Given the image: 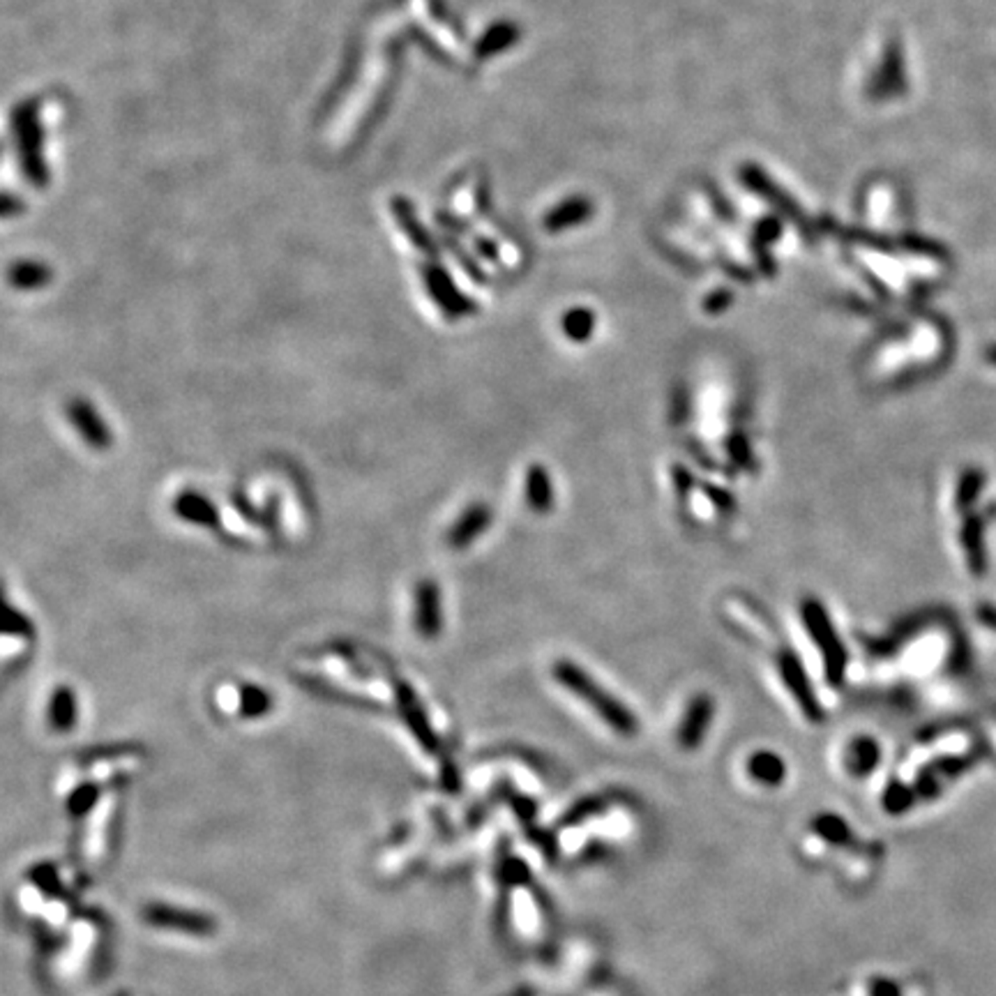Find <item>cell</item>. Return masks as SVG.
<instances>
[{
  "mask_svg": "<svg viewBox=\"0 0 996 996\" xmlns=\"http://www.w3.org/2000/svg\"><path fill=\"white\" fill-rule=\"evenodd\" d=\"M16 127H19L16 134H19L21 148H24L26 173L35 183H44L47 180V171H44V162L39 157V125L35 121V111L24 109L21 113H16Z\"/></svg>",
  "mask_w": 996,
  "mask_h": 996,
  "instance_id": "obj_12",
  "label": "cell"
},
{
  "mask_svg": "<svg viewBox=\"0 0 996 996\" xmlns=\"http://www.w3.org/2000/svg\"><path fill=\"white\" fill-rule=\"evenodd\" d=\"M47 718H49V727L54 731L65 734V731L74 729V727H77V718H79L77 692H74L69 686L56 687V690L51 692Z\"/></svg>",
  "mask_w": 996,
  "mask_h": 996,
  "instance_id": "obj_15",
  "label": "cell"
},
{
  "mask_svg": "<svg viewBox=\"0 0 996 996\" xmlns=\"http://www.w3.org/2000/svg\"><path fill=\"white\" fill-rule=\"evenodd\" d=\"M423 282L427 287L429 298L436 302L438 309L443 311L446 319L455 321V319H464V316L476 314L477 305L457 288V284L452 282L450 273H447L443 266L436 263H427L423 266Z\"/></svg>",
  "mask_w": 996,
  "mask_h": 996,
  "instance_id": "obj_3",
  "label": "cell"
},
{
  "mask_svg": "<svg viewBox=\"0 0 996 996\" xmlns=\"http://www.w3.org/2000/svg\"><path fill=\"white\" fill-rule=\"evenodd\" d=\"M844 761L846 768H849V773H854L855 778H867L872 773V768L879 763V748L867 736H858V739L846 745Z\"/></svg>",
  "mask_w": 996,
  "mask_h": 996,
  "instance_id": "obj_18",
  "label": "cell"
},
{
  "mask_svg": "<svg viewBox=\"0 0 996 996\" xmlns=\"http://www.w3.org/2000/svg\"><path fill=\"white\" fill-rule=\"evenodd\" d=\"M715 704L713 697L708 695H697L692 697L690 706H687L686 715L681 719V727L676 731V740L683 750H697L704 743L706 734L710 729V722H713Z\"/></svg>",
  "mask_w": 996,
  "mask_h": 996,
  "instance_id": "obj_7",
  "label": "cell"
},
{
  "mask_svg": "<svg viewBox=\"0 0 996 996\" xmlns=\"http://www.w3.org/2000/svg\"><path fill=\"white\" fill-rule=\"evenodd\" d=\"M3 632H5V637L30 639V637H35V625H33V621L28 618V613H24L19 607H15V604L7 603Z\"/></svg>",
  "mask_w": 996,
  "mask_h": 996,
  "instance_id": "obj_23",
  "label": "cell"
},
{
  "mask_svg": "<svg viewBox=\"0 0 996 996\" xmlns=\"http://www.w3.org/2000/svg\"><path fill=\"white\" fill-rule=\"evenodd\" d=\"M173 515L178 519L187 521V524L199 526V529L217 530L222 526V517H219L217 506L210 501L208 496L196 489H183L175 496Z\"/></svg>",
  "mask_w": 996,
  "mask_h": 996,
  "instance_id": "obj_10",
  "label": "cell"
},
{
  "mask_svg": "<svg viewBox=\"0 0 996 996\" xmlns=\"http://www.w3.org/2000/svg\"><path fill=\"white\" fill-rule=\"evenodd\" d=\"M393 210H394V217H397L399 226H402V231L409 236V240L415 245V247L420 249V252H427V254L436 252V245H434L432 236H429V231L425 229L423 224L418 222L414 205H411L409 201L394 199Z\"/></svg>",
  "mask_w": 996,
  "mask_h": 996,
  "instance_id": "obj_17",
  "label": "cell"
},
{
  "mask_svg": "<svg viewBox=\"0 0 996 996\" xmlns=\"http://www.w3.org/2000/svg\"><path fill=\"white\" fill-rule=\"evenodd\" d=\"M692 485H695V480H692L690 471L683 467H676L674 468V487L676 491H678V496H681V501H686L687 494H690Z\"/></svg>",
  "mask_w": 996,
  "mask_h": 996,
  "instance_id": "obj_27",
  "label": "cell"
},
{
  "mask_svg": "<svg viewBox=\"0 0 996 996\" xmlns=\"http://www.w3.org/2000/svg\"><path fill=\"white\" fill-rule=\"evenodd\" d=\"M517 37H519V28L515 24H510V21H501V24L491 26L485 33V37L480 39V44H477V58H489V56L508 49V47H512L517 42Z\"/></svg>",
  "mask_w": 996,
  "mask_h": 996,
  "instance_id": "obj_21",
  "label": "cell"
},
{
  "mask_svg": "<svg viewBox=\"0 0 996 996\" xmlns=\"http://www.w3.org/2000/svg\"><path fill=\"white\" fill-rule=\"evenodd\" d=\"M65 414H68V420L90 450L104 452L111 447L113 434L107 427L102 415H100V411L95 409L93 402H88L86 397H72L65 406Z\"/></svg>",
  "mask_w": 996,
  "mask_h": 996,
  "instance_id": "obj_5",
  "label": "cell"
},
{
  "mask_svg": "<svg viewBox=\"0 0 996 996\" xmlns=\"http://www.w3.org/2000/svg\"><path fill=\"white\" fill-rule=\"evenodd\" d=\"M748 773L754 782L763 784V787H778V784L784 782L787 766H784V761L778 757V754L757 752L750 757Z\"/></svg>",
  "mask_w": 996,
  "mask_h": 996,
  "instance_id": "obj_19",
  "label": "cell"
},
{
  "mask_svg": "<svg viewBox=\"0 0 996 996\" xmlns=\"http://www.w3.org/2000/svg\"><path fill=\"white\" fill-rule=\"evenodd\" d=\"M273 710V695L261 686H240V718H263Z\"/></svg>",
  "mask_w": 996,
  "mask_h": 996,
  "instance_id": "obj_22",
  "label": "cell"
},
{
  "mask_svg": "<svg viewBox=\"0 0 996 996\" xmlns=\"http://www.w3.org/2000/svg\"><path fill=\"white\" fill-rule=\"evenodd\" d=\"M143 918L148 920L155 928L173 929V932H185V934H205L215 932V920L208 918L204 914H194V911H183V909H171V907H162V904H152L143 911Z\"/></svg>",
  "mask_w": 996,
  "mask_h": 996,
  "instance_id": "obj_8",
  "label": "cell"
},
{
  "mask_svg": "<svg viewBox=\"0 0 996 996\" xmlns=\"http://www.w3.org/2000/svg\"><path fill=\"white\" fill-rule=\"evenodd\" d=\"M727 450H729L731 459H734L740 468H752V447H750L745 434L736 432L734 436L727 441Z\"/></svg>",
  "mask_w": 996,
  "mask_h": 996,
  "instance_id": "obj_25",
  "label": "cell"
},
{
  "mask_svg": "<svg viewBox=\"0 0 996 996\" xmlns=\"http://www.w3.org/2000/svg\"><path fill=\"white\" fill-rule=\"evenodd\" d=\"M491 521H494V512L487 503H471L447 530V545L452 550H467L489 529Z\"/></svg>",
  "mask_w": 996,
  "mask_h": 996,
  "instance_id": "obj_11",
  "label": "cell"
},
{
  "mask_svg": "<svg viewBox=\"0 0 996 996\" xmlns=\"http://www.w3.org/2000/svg\"><path fill=\"white\" fill-rule=\"evenodd\" d=\"M526 506L535 515H547L554 508V487H551V476L542 464H530L526 471L524 485Z\"/></svg>",
  "mask_w": 996,
  "mask_h": 996,
  "instance_id": "obj_13",
  "label": "cell"
},
{
  "mask_svg": "<svg viewBox=\"0 0 996 996\" xmlns=\"http://www.w3.org/2000/svg\"><path fill=\"white\" fill-rule=\"evenodd\" d=\"M551 674H554V678L559 681L561 687H565V690L572 692L574 697H579L583 704L591 706V708L600 715V719H603L604 724H609L613 731H618V734L623 736L637 734L639 729L637 715L632 713L627 706H623L621 701L612 695V692L600 687L598 681L591 678L582 666L574 665V662L570 660H559L554 665V669H551Z\"/></svg>",
  "mask_w": 996,
  "mask_h": 996,
  "instance_id": "obj_1",
  "label": "cell"
},
{
  "mask_svg": "<svg viewBox=\"0 0 996 996\" xmlns=\"http://www.w3.org/2000/svg\"><path fill=\"white\" fill-rule=\"evenodd\" d=\"M593 204L586 199V196H570V199L561 201L556 208H551L545 217V229L551 234H559V231L574 229L579 224L586 222L591 215H593Z\"/></svg>",
  "mask_w": 996,
  "mask_h": 996,
  "instance_id": "obj_14",
  "label": "cell"
},
{
  "mask_svg": "<svg viewBox=\"0 0 996 996\" xmlns=\"http://www.w3.org/2000/svg\"><path fill=\"white\" fill-rule=\"evenodd\" d=\"M814 828H817L819 835L826 837L828 842H835V844H844L846 840H851V833L849 828H846V823L842 822L840 817H833V814L819 817L817 822H814Z\"/></svg>",
  "mask_w": 996,
  "mask_h": 996,
  "instance_id": "obj_24",
  "label": "cell"
},
{
  "mask_svg": "<svg viewBox=\"0 0 996 996\" xmlns=\"http://www.w3.org/2000/svg\"><path fill=\"white\" fill-rule=\"evenodd\" d=\"M393 690H394V701H397L399 713H402L404 722L409 724V729L414 731L418 743L427 750H436V734H434V729L429 727L427 715H425L414 687H411L406 681H394Z\"/></svg>",
  "mask_w": 996,
  "mask_h": 996,
  "instance_id": "obj_9",
  "label": "cell"
},
{
  "mask_svg": "<svg viewBox=\"0 0 996 996\" xmlns=\"http://www.w3.org/2000/svg\"><path fill=\"white\" fill-rule=\"evenodd\" d=\"M706 491H708L710 496V501L715 503V506L719 508V510H734V498H731L729 491H724V489H718V487L713 485H706Z\"/></svg>",
  "mask_w": 996,
  "mask_h": 996,
  "instance_id": "obj_28",
  "label": "cell"
},
{
  "mask_svg": "<svg viewBox=\"0 0 996 996\" xmlns=\"http://www.w3.org/2000/svg\"><path fill=\"white\" fill-rule=\"evenodd\" d=\"M778 666H780V676H782L784 686H787V690L792 692V697L796 699L798 708L802 710V715H805L810 722H822L823 710L822 706H819L817 695H814V690H812L810 678H807L805 669H802L796 653L782 648V651L778 653Z\"/></svg>",
  "mask_w": 996,
  "mask_h": 996,
  "instance_id": "obj_4",
  "label": "cell"
},
{
  "mask_svg": "<svg viewBox=\"0 0 996 996\" xmlns=\"http://www.w3.org/2000/svg\"><path fill=\"white\" fill-rule=\"evenodd\" d=\"M563 335L574 344H583L593 337L595 332V311L588 307H572L561 319Z\"/></svg>",
  "mask_w": 996,
  "mask_h": 996,
  "instance_id": "obj_20",
  "label": "cell"
},
{
  "mask_svg": "<svg viewBox=\"0 0 996 996\" xmlns=\"http://www.w3.org/2000/svg\"><path fill=\"white\" fill-rule=\"evenodd\" d=\"M415 632L423 639H436L443 630L441 588L434 579H420L415 586Z\"/></svg>",
  "mask_w": 996,
  "mask_h": 996,
  "instance_id": "obj_6",
  "label": "cell"
},
{
  "mask_svg": "<svg viewBox=\"0 0 996 996\" xmlns=\"http://www.w3.org/2000/svg\"><path fill=\"white\" fill-rule=\"evenodd\" d=\"M10 284L19 291H39V288L49 287L54 273L51 267L42 261H16L10 267Z\"/></svg>",
  "mask_w": 996,
  "mask_h": 996,
  "instance_id": "obj_16",
  "label": "cell"
},
{
  "mask_svg": "<svg viewBox=\"0 0 996 996\" xmlns=\"http://www.w3.org/2000/svg\"><path fill=\"white\" fill-rule=\"evenodd\" d=\"M801 616L805 623V630L814 644H817L819 653L823 657V671H826V681L833 687L842 686L846 674V651L842 646V639L837 637L835 627H833L831 616H828L826 607H823L819 600L805 598L801 604Z\"/></svg>",
  "mask_w": 996,
  "mask_h": 996,
  "instance_id": "obj_2",
  "label": "cell"
},
{
  "mask_svg": "<svg viewBox=\"0 0 996 996\" xmlns=\"http://www.w3.org/2000/svg\"><path fill=\"white\" fill-rule=\"evenodd\" d=\"M731 302H734V296H731L729 291H724V288H722V291L710 293V296L706 298L704 307H706V311H710V314H719V311L727 309Z\"/></svg>",
  "mask_w": 996,
  "mask_h": 996,
  "instance_id": "obj_26",
  "label": "cell"
}]
</instances>
